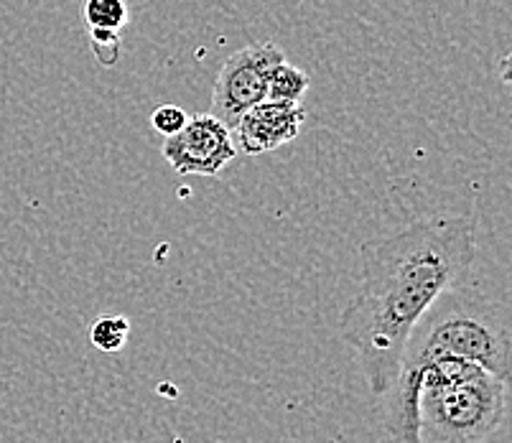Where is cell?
<instances>
[{
  "label": "cell",
  "instance_id": "cell-1",
  "mask_svg": "<svg viewBox=\"0 0 512 443\" xmlns=\"http://www.w3.org/2000/svg\"><path fill=\"white\" fill-rule=\"evenodd\" d=\"M477 253L472 214L431 217L362 247L360 291L339 334L357 352L375 398L393 382L408 337L428 306L469 275Z\"/></svg>",
  "mask_w": 512,
  "mask_h": 443
},
{
  "label": "cell",
  "instance_id": "cell-2",
  "mask_svg": "<svg viewBox=\"0 0 512 443\" xmlns=\"http://www.w3.org/2000/svg\"><path fill=\"white\" fill-rule=\"evenodd\" d=\"M510 316L492 293L469 286L467 278L441 293L413 326L400 367L436 357H462L510 382Z\"/></svg>",
  "mask_w": 512,
  "mask_h": 443
},
{
  "label": "cell",
  "instance_id": "cell-3",
  "mask_svg": "<svg viewBox=\"0 0 512 443\" xmlns=\"http://www.w3.org/2000/svg\"><path fill=\"white\" fill-rule=\"evenodd\" d=\"M281 46L273 41H258L245 49L235 51L222 64L220 74L214 79L212 90V115L220 118L227 128H235L237 120L248 113L250 107L265 100L268 79L276 64L283 62Z\"/></svg>",
  "mask_w": 512,
  "mask_h": 443
},
{
  "label": "cell",
  "instance_id": "cell-4",
  "mask_svg": "<svg viewBox=\"0 0 512 443\" xmlns=\"http://www.w3.org/2000/svg\"><path fill=\"white\" fill-rule=\"evenodd\" d=\"M161 156L176 174L217 176L237 156L232 130L212 113L194 115L176 135L164 138Z\"/></svg>",
  "mask_w": 512,
  "mask_h": 443
},
{
  "label": "cell",
  "instance_id": "cell-5",
  "mask_svg": "<svg viewBox=\"0 0 512 443\" xmlns=\"http://www.w3.org/2000/svg\"><path fill=\"white\" fill-rule=\"evenodd\" d=\"M306 113L293 102L263 100L237 120L232 128L235 148L245 156H260L291 143L304 125Z\"/></svg>",
  "mask_w": 512,
  "mask_h": 443
},
{
  "label": "cell",
  "instance_id": "cell-6",
  "mask_svg": "<svg viewBox=\"0 0 512 443\" xmlns=\"http://www.w3.org/2000/svg\"><path fill=\"white\" fill-rule=\"evenodd\" d=\"M311 85L309 72H304L296 64H288L283 59L281 64H276L271 72V79H268V95L265 100L273 102H293V105H301L306 90Z\"/></svg>",
  "mask_w": 512,
  "mask_h": 443
},
{
  "label": "cell",
  "instance_id": "cell-7",
  "mask_svg": "<svg viewBox=\"0 0 512 443\" xmlns=\"http://www.w3.org/2000/svg\"><path fill=\"white\" fill-rule=\"evenodd\" d=\"M82 21L90 31H113L123 34L130 21L128 0H85Z\"/></svg>",
  "mask_w": 512,
  "mask_h": 443
},
{
  "label": "cell",
  "instance_id": "cell-8",
  "mask_svg": "<svg viewBox=\"0 0 512 443\" xmlns=\"http://www.w3.org/2000/svg\"><path fill=\"white\" fill-rule=\"evenodd\" d=\"M130 334V321L120 314H107L92 324L90 329V342L95 344L100 352L105 354H118L120 349L128 344Z\"/></svg>",
  "mask_w": 512,
  "mask_h": 443
},
{
  "label": "cell",
  "instance_id": "cell-9",
  "mask_svg": "<svg viewBox=\"0 0 512 443\" xmlns=\"http://www.w3.org/2000/svg\"><path fill=\"white\" fill-rule=\"evenodd\" d=\"M90 41L92 54H95V59L102 67H115L120 62V54H123L120 34H113V31H90Z\"/></svg>",
  "mask_w": 512,
  "mask_h": 443
},
{
  "label": "cell",
  "instance_id": "cell-10",
  "mask_svg": "<svg viewBox=\"0 0 512 443\" xmlns=\"http://www.w3.org/2000/svg\"><path fill=\"white\" fill-rule=\"evenodd\" d=\"M186 120L189 118H186V113L181 110L179 105H161V107H156L151 115L153 130L164 135V138L179 133V130L186 125Z\"/></svg>",
  "mask_w": 512,
  "mask_h": 443
}]
</instances>
